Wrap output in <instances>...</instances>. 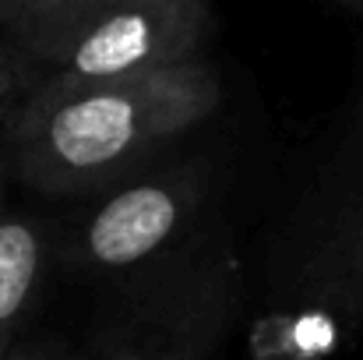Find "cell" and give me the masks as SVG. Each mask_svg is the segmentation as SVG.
<instances>
[{
    "mask_svg": "<svg viewBox=\"0 0 363 360\" xmlns=\"http://www.w3.org/2000/svg\"><path fill=\"white\" fill-rule=\"evenodd\" d=\"M219 99L223 85L205 57L60 99H25L0 134L4 166L39 195L89 198L148 166L212 117Z\"/></svg>",
    "mask_w": 363,
    "mask_h": 360,
    "instance_id": "6da1fadb",
    "label": "cell"
},
{
    "mask_svg": "<svg viewBox=\"0 0 363 360\" xmlns=\"http://www.w3.org/2000/svg\"><path fill=\"white\" fill-rule=\"evenodd\" d=\"M212 32L208 0H148L103 7L53 43H46L32 64L39 85L28 99H60L82 89L145 78L201 57Z\"/></svg>",
    "mask_w": 363,
    "mask_h": 360,
    "instance_id": "7a4b0ae2",
    "label": "cell"
},
{
    "mask_svg": "<svg viewBox=\"0 0 363 360\" xmlns=\"http://www.w3.org/2000/svg\"><path fill=\"white\" fill-rule=\"evenodd\" d=\"M205 191L208 170L201 163H148L96 191L57 254L89 276L148 272L187 237Z\"/></svg>",
    "mask_w": 363,
    "mask_h": 360,
    "instance_id": "3957f363",
    "label": "cell"
},
{
    "mask_svg": "<svg viewBox=\"0 0 363 360\" xmlns=\"http://www.w3.org/2000/svg\"><path fill=\"white\" fill-rule=\"evenodd\" d=\"M92 360H208L237 307V268L226 251L201 247L148 268Z\"/></svg>",
    "mask_w": 363,
    "mask_h": 360,
    "instance_id": "277c9868",
    "label": "cell"
},
{
    "mask_svg": "<svg viewBox=\"0 0 363 360\" xmlns=\"http://www.w3.org/2000/svg\"><path fill=\"white\" fill-rule=\"evenodd\" d=\"M296 286L363 322V159L321 198L296 251Z\"/></svg>",
    "mask_w": 363,
    "mask_h": 360,
    "instance_id": "5b68a950",
    "label": "cell"
},
{
    "mask_svg": "<svg viewBox=\"0 0 363 360\" xmlns=\"http://www.w3.org/2000/svg\"><path fill=\"white\" fill-rule=\"evenodd\" d=\"M53 258L57 240L43 219L0 209V360L18 350V336L39 304Z\"/></svg>",
    "mask_w": 363,
    "mask_h": 360,
    "instance_id": "8992f818",
    "label": "cell"
},
{
    "mask_svg": "<svg viewBox=\"0 0 363 360\" xmlns=\"http://www.w3.org/2000/svg\"><path fill=\"white\" fill-rule=\"evenodd\" d=\"M35 85H39V67L0 36V134Z\"/></svg>",
    "mask_w": 363,
    "mask_h": 360,
    "instance_id": "52a82bcc",
    "label": "cell"
},
{
    "mask_svg": "<svg viewBox=\"0 0 363 360\" xmlns=\"http://www.w3.org/2000/svg\"><path fill=\"white\" fill-rule=\"evenodd\" d=\"M113 4H148V0H78V4L71 7V14H67V18H64V21H60V25H57L50 36H43V39H39V43H35V46H32L25 57L32 60V57H35V53H39L46 43H53L60 32H67V28H71V25H78L82 18H89V14H96V11H103V7H113Z\"/></svg>",
    "mask_w": 363,
    "mask_h": 360,
    "instance_id": "ba28073f",
    "label": "cell"
},
{
    "mask_svg": "<svg viewBox=\"0 0 363 360\" xmlns=\"http://www.w3.org/2000/svg\"><path fill=\"white\" fill-rule=\"evenodd\" d=\"M7 360H64V357L53 354V350H46V347H18Z\"/></svg>",
    "mask_w": 363,
    "mask_h": 360,
    "instance_id": "9c48e42d",
    "label": "cell"
},
{
    "mask_svg": "<svg viewBox=\"0 0 363 360\" xmlns=\"http://www.w3.org/2000/svg\"><path fill=\"white\" fill-rule=\"evenodd\" d=\"M332 4H339V7H346L353 14H363V0H332Z\"/></svg>",
    "mask_w": 363,
    "mask_h": 360,
    "instance_id": "30bf717a",
    "label": "cell"
},
{
    "mask_svg": "<svg viewBox=\"0 0 363 360\" xmlns=\"http://www.w3.org/2000/svg\"><path fill=\"white\" fill-rule=\"evenodd\" d=\"M4 173H7V166H4V148H0V195H4ZM0 209H4V202H0Z\"/></svg>",
    "mask_w": 363,
    "mask_h": 360,
    "instance_id": "8fae6325",
    "label": "cell"
},
{
    "mask_svg": "<svg viewBox=\"0 0 363 360\" xmlns=\"http://www.w3.org/2000/svg\"><path fill=\"white\" fill-rule=\"evenodd\" d=\"M357 127H360V138H363V96H360V114H357Z\"/></svg>",
    "mask_w": 363,
    "mask_h": 360,
    "instance_id": "7c38bea8",
    "label": "cell"
}]
</instances>
